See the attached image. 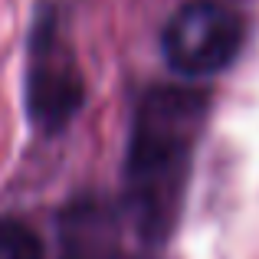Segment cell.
<instances>
[{"label": "cell", "mask_w": 259, "mask_h": 259, "mask_svg": "<svg viewBox=\"0 0 259 259\" xmlns=\"http://www.w3.org/2000/svg\"><path fill=\"white\" fill-rule=\"evenodd\" d=\"M207 112L210 95L190 85H158L141 95L135 108L125 148L121 217L145 246H164L181 223Z\"/></svg>", "instance_id": "obj_1"}, {"label": "cell", "mask_w": 259, "mask_h": 259, "mask_svg": "<svg viewBox=\"0 0 259 259\" xmlns=\"http://www.w3.org/2000/svg\"><path fill=\"white\" fill-rule=\"evenodd\" d=\"M26 118L39 135H59L85 105V79L59 30L56 7L43 4L30 33L23 79Z\"/></svg>", "instance_id": "obj_2"}, {"label": "cell", "mask_w": 259, "mask_h": 259, "mask_svg": "<svg viewBox=\"0 0 259 259\" xmlns=\"http://www.w3.org/2000/svg\"><path fill=\"white\" fill-rule=\"evenodd\" d=\"M243 39L246 23L236 10L217 0H190L167 20L161 50L177 76L207 79L240 56Z\"/></svg>", "instance_id": "obj_3"}, {"label": "cell", "mask_w": 259, "mask_h": 259, "mask_svg": "<svg viewBox=\"0 0 259 259\" xmlns=\"http://www.w3.org/2000/svg\"><path fill=\"white\" fill-rule=\"evenodd\" d=\"M141 246L121 210L105 200L82 197L59 217V259H145Z\"/></svg>", "instance_id": "obj_4"}, {"label": "cell", "mask_w": 259, "mask_h": 259, "mask_svg": "<svg viewBox=\"0 0 259 259\" xmlns=\"http://www.w3.org/2000/svg\"><path fill=\"white\" fill-rule=\"evenodd\" d=\"M0 259H43V246L30 227L0 220Z\"/></svg>", "instance_id": "obj_5"}]
</instances>
